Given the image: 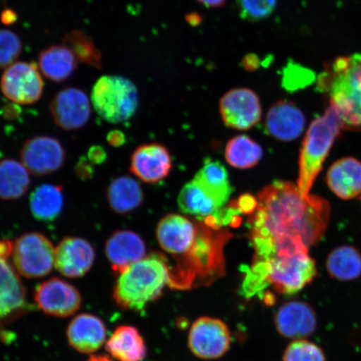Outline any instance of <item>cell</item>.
Listing matches in <instances>:
<instances>
[{"mask_svg": "<svg viewBox=\"0 0 361 361\" xmlns=\"http://www.w3.org/2000/svg\"><path fill=\"white\" fill-rule=\"evenodd\" d=\"M255 200V209L247 219L251 239L269 242L297 239L310 247L326 231L329 203L318 196L302 195L295 184L276 180Z\"/></svg>", "mask_w": 361, "mask_h": 361, "instance_id": "obj_1", "label": "cell"}, {"mask_svg": "<svg viewBox=\"0 0 361 361\" xmlns=\"http://www.w3.org/2000/svg\"><path fill=\"white\" fill-rule=\"evenodd\" d=\"M317 274V266L309 251L269 250L255 252L242 291L247 298L261 296L271 287L281 295H295L312 283Z\"/></svg>", "mask_w": 361, "mask_h": 361, "instance_id": "obj_2", "label": "cell"}, {"mask_svg": "<svg viewBox=\"0 0 361 361\" xmlns=\"http://www.w3.org/2000/svg\"><path fill=\"white\" fill-rule=\"evenodd\" d=\"M345 129L361 130V54L341 56L329 64L318 80Z\"/></svg>", "mask_w": 361, "mask_h": 361, "instance_id": "obj_3", "label": "cell"}, {"mask_svg": "<svg viewBox=\"0 0 361 361\" xmlns=\"http://www.w3.org/2000/svg\"><path fill=\"white\" fill-rule=\"evenodd\" d=\"M171 267L164 256L152 254L119 274L113 298L121 309L141 311L159 299L169 286Z\"/></svg>", "mask_w": 361, "mask_h": 361, "instance_id": "obj_4", "label": "cell"}, {"mask_svg": "<svg viewBox=\"0 0 361 361\" xmlns=\"http://www.w3.org/2000/svg\"><path fill=\"white\" fill-rule=\"evenodd\" d=\"M343 128L344 126L340 117L331 106L322 116L310 124L302 143L300 156L297 187L302 195H310V189Z\"/></svg>", "mask_w": 361, "mask_h": 361, "instance_id": "obj_5", "label": "cell"}, {"mask_svg": "<svg viewBox=\"0 0 361 361\" xmlns=\"http://www.w3.org/2000/svg\"><path fill=\"white\" fill-rule=\"evenodd\" d=\"M92 102L94 111L111 124L124 123L138 106V92L132 80L120 75H105L94 85Z\"/></svg>", "mask_w": 361, "mask_h": 361, "instance_id": "obj_6", "label": "cell"}, {"mask_svg": "<svg viewBox=\"0 0 361 361\" xmlns=\"http://www.w3.org/2000/svg\"><path fill=\"white\" fill-rule=\"evenodd\" d=\"M55 250L49 239L39 233H28L13 243V263L18 274L38 279L51 272L55 265Z\"/></svg>", "mask_w": 361, "mask_h": 361, "instance_id": "obj_7", "label": "cell"}, {"mask_svg": "<svg viewBox=\"0 0 361 361\" xmlns=\"http://www.w3.org/2000/svg\"><path fill=\"white\" fill-rule=\"evenodd\" d=\"M231 344V334L223 320L216 318H198L192 324L188 335V346L192 354L202 360L222 357Z\"/></svg>", "mask_w": 361, "mask_h": 361, "instance_id": "obj_8", "label": "cell"}, {"mask_svg": "<svg viewBox=\"0 0 361 361\" xmlns=\"http://www.w3.org/2000/svg\"><path fill=\"white\" fill-rule=\"evenodd\" d=\"M0 87L8 100L19 105H30L42 97L44 82L35 63L16 62L4 71Z\"/></svg>", "mask_w": 361, "mask_h": 361, "instance_id": "obj_9", "label": "cell"}, {"mask_svg": "<svg viewBox=\"0 0 361 361\" xmlns=\"http://www.w3.org/2000/svg\"><path fill=\"white\" fill-rule=\"evenodd\" d=\"M12 250L11 241L0 239V324L15 319L28 308L24 284L7 261Z\"/></svg>", "mask_w": 361, "mask_h": 361, "instance_id": "obj_10", "label": "cell"}, {"mask_svg": "<svg viewBox=\"0 0 361 361\" xmlns=\"http://www.w3.org/2000/svg\"><path fill=\"white\" fill-rule=\"evenodd\" d=\"M20 157L23 165L30 173L43 177L62 168L66 153L56 138L37 135L27 140L22 147Z\"/></svg>", "mask_w": 361, "mask_h": 361, "instance_id": "obj_11", "label": "cell"}, {"mask_svg": "<svg viewBox=\"0 0 361 361\" xmlns=\"http://www.w3.org/2000/svg\"><path fill=\"white\" fill-rule=\"evenodd\" d=\"M220 113L228 128L246 130L259 123L262 106L259 98L247 88L230 90L220 100Z\"/></svg>", "mask_w": 361, "mask_h": 361, "instance_id": "obj_12", "label": "cell"}, {"mask_svg": "<svg viewBox=\"0 0 361 361\" xmlns=\"http://www.w3.org/2000/svg\"><path fill=\"white\" fill-rule=\"evenodd\" d=\"M35 303L44 313L66 318L80 308L82 299L80 292L71 283L59 278L39 284L35 293Z\"/></svg>", "mask_w": 361, "mask_h": 361, "instance_id": "obj_13", "label": "cell"}, {"mask_svg": "<svg viewBox=\"0 0 361 361\" xmlns=\"http://www.w3.org/2000/svg\"><path fill=\"white\" fill-rule=\"evenodd\" d=\"M200 229L201 224L197 225L182 215L169 214L158 224L157 238L162 250L178 260L195 245Z\"/></svg>", "mask_w": 361, "mask_h": 361, "instance_id": "obj_14", "label": "cell"}, {"mask_svg": "<svg viewBox=\"0 0 361 361\" xmlns=\"http://www.w3.org/2000/svg\"><path fill=\"white\" fill-rule=\"evenodd\" d=\"M49 111L59 128L75 130L87 124L92 108L87 94L75 87L62 89L52 99Z\"/></svg>", "mask_w": 361, "mask_h": 361, "instance_id": "obj_15", "label": "cell"}, {"mask_svg": "<svg viewBox=\"0 0 361 361\" xmlns=\"http://www.w3.org/2000/svg\"><path fill=\"white\" fill-rule=\"evenodd\" d=\"M274 324L279 335L291 340H303L315 332L318 319L309 303L293 300L279 307L274 315Z\"/></svg>", "mask_w": 361, "mask_h": 361, "instance_id": "obj_16", "label": "cell"}, {"mask_svg": "<svg viewBox=\"0 0 361 361\" xmlns=\"http://www.w3.org/2000/svg\"><path fill=\"white\" fill-rule=\"evenodd\" d=\"M96 259L94 247L87 239L79 237L63 238L55 250V266L67 278L84 276Z\"/></svg>", "mask_w": 361, "mask_h": 361, "instance_id": "obj_17", "label": "cell"}, {"mask_svg": "<svg viewBox=\"0 0 361 361\" xmlns=\"http://www.w3.org/2000/svg\"><path fill=\"white\" fill-rule=\"evenodd\" d=\"M171 169V158L168 149L160 144L140 146L130 158V171L144 183L160 182L168 177Z\"/></svg>", "mask_w": 361, "mask_h": 361, "instance_id": "obj_18", "label": "cell"}, {"mask_svg": "<svg viewBox=\"0 0 361 361\" xmlns=\"http://www.w3.org/2000/svg\"><path fill=\"white\" fill-rule=\"evenodd\" d=\"M105 252L113 271L121 274L145 258L147 247L137 233L130 230H117L108 238Z\"/></svg>", "mask_w": 361, "mask_h": 361, "instance_id": "obj_19", "label": "cell"}, {"mask_svg": "<svg viewBox=\"0 0 361 361\" xmlns=\"http://www.w3.org/2000/svg\"><path fill=\"white\" fill-rule=\"evenodd\" d=\"M303 112L290 101H279L271 106L265 120L266 132L279 141L290 142L303 133Z\"/></svg>", "mask_w": 361, "mask_h": 361, "instance_id": "obj_20", "label": "cell"}, {"mask_svg": "<svg viewBox=\"0 0 361 361\" xmlns=\"http://www.w3.org/2000/svg\"><path fill=\"white\" fill-rule=\"evenodd\" d=\"M106 329L97 316L81 314L71 320L67 329L70 345L82 354L97 351L106 341Z\"/></svg>", "mask_w": 361, "mask_h": 361, "instance_id": "obj_21", "label": "cell"}, {"mask_svg": "<svg viewBox=\"0 0 361 361\" xmlns=\"http://www.w3.org/2000/svg\"><path fill=\"white\" fill-rule=\"evenodd\" d=\"M178 205L183 214L196 216L211 227L224 223L223 209L193 180L180 190Z\"/></svg>", "mask_w": 361, "mask_h": 361, "instance_id": "obj_22", "label": "cell"}, {"mask_svg": "<svg viewBox=\"0 0 361 361\" xmlns=\"http://www.w3.org/2000/svg\"><path fill=\"white\" fill-rule=\"evenodd\" d=\"M331 190L348 200L361 193V162L354 157L342 158L329 168L326 176Z\"/></svg>", "mask_w": 361, "mask_h": 361, "instance_id": "obj_23", "label": "cell"}, {"mask_svg": "<svg viewBox=\"0 0 361 361\" xmlns=\"http://www.w3.org/2000/svg\"><path fill=\"white\" fill-rule=\"evenodd\" d=\"M193 180L213 198L220 209H224L231 196L233 188L229 182L228 171L223 164L207 158Z\"/></svg>", "mask_w": 361, "mask_h": 361, "instance_id": "obj_24", "label": "cell"}, {"mask_svg": "<svg viewBox=\"0 0 361 361\" xmlns=\"http://www.w3.org/2000/svg\"><path fill=\"white\" fill-rule=\"evenodd\" d=\"M106 350L119 361H142L147 355L145 342L137 328L121 326L106 341Z\"/></svg>", "mask_w": 361, "mask_h": 361, "instance_id": "obj_25", "label": "cell"}, {"mask_svg": "<svg viewBox=\"0 0 361 361\" xmlns=\"http://www.w3.org/2000/svg\"><path fill=\"white\" fill-rule=\"evenodd\" d=\"M78 61L66 45H53L39 54V68L45 78L54 82H63L78 68Z\"/></svg>", "mask_w": 361, "mask_h": 361, "instance_id": "obj_26", "label": "cell"}, {"mask_svg": "<svg viewBox=\"0 0 361 361\" xmlns=\"http://www.w3.org/2000/svg\"><path fill=\"white\" fill-rule=\"evenodd\" d=\"M143 192L137 180L121 176L112 180L107 188L108 204L117 214H126L137 209L143 202Z\"/></svg>", "mask_w": 361, "mask_h": 361, "instance_id": "obj_27", "label": "cell"}, {"mask_svg": "<svg viewBox=\"0 0 361 361\" xmlns=\"http://www.w3.org/2000/svg\"><path fill=\"white\" fill-rule=\"evenodd\" d=\"M64 202L61 185L42 184L31 193L30 209L36 220L51 222L61 214Z\"/></svg>", "mask_w": 361, "mask_h": 361, "instance_id": "obj_28", "label": "cell"}, {"mask_svg": "<svg viewBox=\"0 0 361 361\" xmlns=\"http://www.w3.org/2000/svg\"><path fill=\"white\" fill-rule=\"evenodd\" d=\"M326 267L336 281H355L361 277V252L353 246L338 247L329 252Z\"/></svg>", "mask_w": 361, "mask_h": 361, "instance_id": "obj_29", "label": "cell"}, {"mask_svg": "<svg viewBox=\"0 0 361 361\" xmlns=\"http://www.w3.org/2000/svg\"><path fill=\"white\" fill-rule=\"evenodd\" d=\"M28 170L22 162L12 159L0 161V198L16 200L25 195L30 187Z\"/></svg>", "mask_w": 361, "mask_h": 361, "instance_id": "obj_30", "label": "cell"}, {"mask_svg": "<svg viewBox=\"0 0 361 361\" xmlns=\"http://www.w3.org/2000/svg\"><path fill=\"white\" fill-rule=\"evenodd\" d=\"M263 157V149L245 135H237L228 142L225 158L229 165L238 169L254 168Z\"/></svg>", "mask_w": 361, "mask_h": 361, "instance_id": "obj_31", "label": "cell"}, {"mask_svg": "<svg viewBox=\"0 0 361 361\" xmlns=\"http://www.w3.org/2000/svg\"><path fill=\"white\" fill-rule=\"evenodd\" d=\"M63 44L69 48L80 63L102 70V54L94 40L81 30H73L63 38Z\"/></svg>", "mask_w": 361, "mask_h": 361, "instance_id": "obj_32", "label": "cell"}, {"mask_svg": "<svg viewBox=\"0 0 361 361\" xmlns=\"http://www.w3.org/2000/svg\"><path fill=\"white\" fill-rule=\"evenodd\" d=\"M283 361H327V359L322 347L303 338L287 346Z\"/></svg>", "mask_w": 361, "mask_h": 361, "instance_id": "obj_33", "label": "cell"}, {"mask_svg": "<svg viewBox=\"0 0 361 361\" xmlns=\"http://www.w3.org/2000/svg\"><path fill=\"white\" fill-rule=\"evenodd\" d=\"M22 51L21 40L15 32L0 30V69L15 64Z\"/></svg>", "mask_w": 361, "mask_h": 361, "instance_id": "obj_34", "label": "cell"}, {"mask_svg": "<svg viewBox=\"0 0 361 361\" xmlns=\"http://www.w3.org/2000/svg\"><path fill=\"white\" fill-rule=\"evenodd\" d=\"M239 2L242 17L250 21L267 19L277 4V0H240Z\"/></svg>", "mask_w": 361, "mask_h": 361, "instance_id": "obj_35", "label": "cell"}, {"mask_svg": "<svg viewBox=\"0 0 361 361\" xmlns=\"http://www.w3.org/2000/svg\"><path fill=\"white\" fill-rule=\"evenodd\" d=\"M88 159L93 164H102L106 160L107 153L102 147L94 146L90 148Z\"/></svg>", "mask_w": 361, "mask_h": 361, "instance_id": "obj_36", "label": "cell"}, {"mask_svg": "<svg viewBox=\"0 0 361 361\" xmlns=\"http://www.w3.org/2000/svg\"><path fill=\"white\" fill-rule=\"evenodd\" d=\"M89 159L81 158L78 165L75 166L76 173L81 179H88L92 177L94 174L93 166L88 161Z\"/></svg>", "mask_w": 361, "mask_h": 361, "instance_id": "obj_37", "label": "cell"}, {"mask_svg": "<svg viewBox=\"0 0 361 361\" xmlns=\"http://www.w3.org/2000/svg\"><path fill=\"white\" fill-rule=\"evenodd\" d=\"M106 140L108 143L113 147H120L126 142V137L123 133L121 130H111L107 134Z\"/></svg>", "mask_w": 361, "mask_h": 361, "instance_id": "obj_38", "label": "cell"}, {"mask_svg": "<svg viewBox=\"0 0 361 361\" xmlns=\"http://www.w3.org/2000/svg\"><path fill=\"white\" fill-rule=\"evenodd\" d=\"M18 20V16L16 11L11 10V8H6L0 16V20L4 25H11L15 24Z\"/></svg>", "mask_w": 361, "mask_h": 361, "instance_id": "obj_39", "label": "cell"}, {"mask_svg": "<svg viewBox=\"0 0 361 361\" xmlns=\"http://www.w3.org/2000/svg\"><path fill=\"white\" fill-rule=\"evenodd\" d=\"M259 60L255 56H247L243 61V66L247 71H254L258 67Z\"/></svg>", "mask_w": 361, "mask_h": 361, "instance_id": "obj_40", "label": "cell"}, {"mask_svg": "<svg viewBox=\"0 0 361 361\" xmlns=\"http://www.w3.org/2000/svg\"><path fill=\"white\" fill-rule=\"evenodd\" d=\"M196 1L207 8H220L224 6L227 0H196Z\"/></svg>", "mask_w": 361, "mask_h": 361, "instance_id": "obj_41", "label": "cell"}, {"mask_svg": "<svg viewBox=\"0 0 361 361\" xmlns=\"http://www.w3.org/2000/svg\"><path fill=\"white\" fill-rule=\"evenodd\" d=\"M88 361H113L106 355H93Z\"/></svg>", "mask_w": 361, "mask_h": 361, "instance_id": "obj_42", "label": "cell"}]
</instances>
